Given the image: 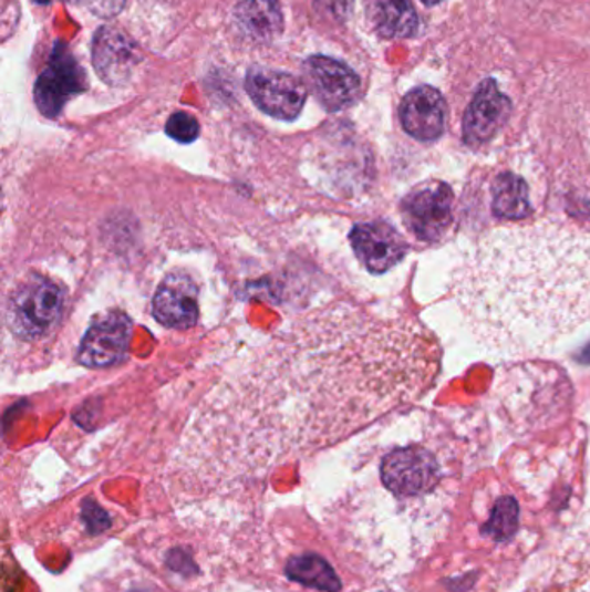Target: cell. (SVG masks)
<instances>
[{"label":"cell","instance_id":"4","mask_svg":"<svg viewBox=\"0 0 590 592\" xmlns=\"http://www.w3.org/2000/svg\"><path fill=\"white\" fill-rule=\"evenodd\" d=\"M454 195L441 180L414 187L402 201V220L411 235L423 243H438L454 222Z\"/></svg>","mask_w":590,"mask_h":592},{"label":"cell","instance_id":"24","mask_svg":"<svg viewBox=\"0 0 590 592\" xmlns=\"http://www.w3.org/2000/svg\"><path fill=\"white\" fill-rule=\"evenodd\" d=\"M35 2H39V4H49L51 0H35Z\"/></svg>","mask_w":590,"mask_h":592},{"label":"cell","instance_id":"10","mask_svg":"<svg viewBox=\"0 0 590 592\" xmlns=\"http://www.w3.org/2000/svg\"><path fill=\"white\" fill-rule=\"evenodd\" d=\"M132 324L127 315L112 312L92 324L80 345L79 361L87 367L113 366L127 355Z\"/></svg>","mask_w":590,"mask_h":592},{"label":"cell","instance_id":"20","mask_svg":"<svg viewBox=\"0 0 590 592\" xmlns=\"http://www.w3.org/2000/svg\"><path fill=\"white\" fill-rule=\"evenodd\" d=\"M167 134L172 139L178 141V143L189 144L193 141L198 139L199 124L195 116H190L189 113L178 112L168 118Z\"/></svg>","mask_w":590,"mask_h":592},{"label":"cell","instance_id":"6","mask_svg":"<svg viewBox=\"0 0 590 592\" xmlns=\"http://www.w3.org/2000/svg\"><path fill=\"white\" fill-rule=\"evenodd\" d=\"M246 89L253 103L273 118H297L307 101L306 85L290 73L253 69L246 79Z\"/></svg>","mask_w":590,"mask_h":592},{"label":"cell","instance_id":"16","mask_svg":"<svg viewBox=\"0 0 590 592\" xmlns=\"http://www.w3.org/2000/svg\"><path fill=\"white\" fill-rule=\"evenodd\" d=\"M491 210L499 219H527L531 214L528 184L511 172L500 174L491 186Z\"/></svg>","mask_w":590,"mask_h":592},{"label":"cell","instance_id":"13","mask_svg":"<svg viewBox=\"0 0 590 592\" xmlns=\"http://www.w3.org/2000/svg\"><path fill=\"white\" fill-rule=\"evenodd\" d=\"M447 107L436 89L421 85L413 89L401 104V122L404 131L414 139L436 141L444 134Z\"/></svg>","mask_w":590,"mask_h":592},{"label":"cell","instance_id":"5","mask_svg":"<svg viewBox=\"0 0 590 592\" xmlns=\"http://www.w3.org/2000/svg\"><path fill=\"white\" fill-rule=\"evenodd\" d=\"M441 477L435 454L421 446L392 450L381 463V480L396 497L429 494L436 489Z\"/></svg>","mask_w":590,"mask_h":592},{"label":"cell","instance_id":"25","mask_svg":"<svg viewBox=\"0 0 590 592\" xmlns=\"http://www.w3.org/2000/svg\"><path fill=\"white\" fill-rule=\"evenodd\" d=\"M66 2H79V0H66Z\"/></svg>","mask_w":590,"mask_h":592},{"label":"cell","instance_id":"12","mask_svg":"<svg viewBox=\"0 0 590 592\" xmlns=\"http://www.w3.org/2000/svg\"><path fill=\"white\" fill-rule=\"evenodd\" d=\"M153 315L163 326L187 330L198 321V287L187 274L167 276L163 279L155 299Z\"/></svg>","mask_w":590,"mask_h":592},{"label":"cell","instance_id":"1","mask_svg":"<svg viewBox=\"0 0 590 592\" xmlns=\"http://www.w3.org/2000/svg\"><path fill=\"white\" fill-rule=\"evenodd\" d=\"M441 370V342L414 315L329 305L294 321L220 383L186 450L217 480L255 474L420 401Z\"/></svg>","mask_w":590,"mask_h":592},{"label":"cell","instance_id":"19","mask_svg":"<svg viewBox=\"0 0 590 592\" xmlns=\"http://www.w3.org/2000/svg\"><path fill=\"white\" fill-rule=\"evenodd\" d=\"M519 506L515 497H500L499 501L491 508L490 518L484 527L485 536L491 537L494 541L506 542L518 532Z\"/></svg>","mask_w":590,"mask_h":592},{"label":"cell","instance_id":"26","mask_svg":"<svg viewBox=\"0 0 590 592\" xmlns=\"http://www.w3.org/2000/svg\"><path fill=\"white\" fill-rule=\"evenodd\" d=\"M128 592H143V591H128Z\"/></svg>","mask_w":590,"mask_h":592},{"label":"cell","instance_id":"22","mask_svg":"<svg viewBox=\"0 0 590 592\" xmlns=\"http://www.w3.org/2000/svg\"><path fill=\"white\" fill-rule=\"evenodd\" d=\"M123 0H91V8L95 14L101 17H112L122 9Z\"/></svg>","mask_w":590,"mask_h":592},{"label":"cell","instance_id":"18","mask_svg":"<svg viewBox=\"0 0 590 592\" xmlns=\"http://www.w3.org/2000/svg\"><path fill=\"white\" fill-rule=\"evenodd\" d=\"M286 575L298 584L318 589V591L338 592L341 589L340 579L333 567L324 558L313 553L291 558L286 567Z\"/></svg>","mask_w":590,"mask_h":592},{"label":"cell","instance_id":"11","mask_svg":"<svg viewBox=\"0 0 590 592\" xmlns=\"http://www.w3.org/2000/svg\"><path fill=\"white\" fill-rule=\"evenodd\" d=\"M511 115V101L504 96L494 80L479 85L463 120V137L469 146H482L496 137Z\"/></svg>","mask_w":590,"mask_h":592},{"label":"cell","instance_id":"8","mask_svg":"<svg viewBox=\"0 0 590 592\" xmlns=\"http://www.w3.org/2000/svg\"><path fill=\"white\" fill-rule=\"evenodd\" d=\"M303 70L307 84L329 112L345 110L361 96V79L340 61L312 56L306 61Z\"/></svg>","mask_w":590,"mask_h":592},{"label":"cell","instance_id":"7","mask_svg":"<svg viewBox=\"0 0 590 592\" xmlns=\"http://www.w3.org/2000/svg\"><path fill=\"white\" fill-rule=\"evenodd\" d=\"M85 91V73L66 45H54L48 70L35 84V103L42 115L56 118L68 101Z\"/></svg>","mask_w":590,"mask_h":592},{"label":"cell","instance_id":"3","mask_svg":"<svg viewBox=\"0 0 590 592\" xmlns=\"http://www.w3.org/2000/svg\"><path fill=\"white\" fill-rule=\"evenodd\" d=\"M64 302L66 297L56 282L30 276L9 299V328L20 339H42L60 322Z\"/></svg>","mask_w":590,"mask_h":592},{"label":"cell","instance_id":"21","mask_svg":"<svg viewBox=\"0 0 590 592\" xmlns=\"http://www.w3.org/2000/svg\"><path fill=\"white\" fill-rule=\"evenodd\" d=\"M318 4L331 17L343 20L352 8V0H318Z\"/></svg>","mask_w":590,"mask_h":592},{"label":"cell","instance_id":"14","mask_svg":"<svg viewBox=\"0 0 590 592\" xmlns=\"http://www.w3.org/2000/svg\"><path fill=\"white\" fill-rule=\"evenodd\" d=\"M139 60V49L125 33L112 27H103L95 33L92 61L95 72L106 84H123Z\"/></svg>","mask_w":590,"mask_h":592},{"label":"cell","instance_id":"23","mask_svg":"<svg viewBox=\"0 0 590 592\" xmlns=\"http://www.w3.org/2000/svg\"><path fill=\"white\" fill-rule=\"evenodd\" d=\"M424 4L428 6H435L438 4V2H442V0H423Z\"/></svg>","mask_w":590,"mask_h":592},{"label":"cell","instance_id":"2","mask_svg":"<svg viewBox=\"0 0 590 592\" xmlns=\"http://www.w3.org/2000/svg\"><path fill=\"white\" fill-rule=\"evenodd\" d=\"M451 293L485 349H549L590 322V235L552 220L487 232L452 271Z\"/></svg>","mask_w":590,"mask_h":592},{"label":"cell","instance_id":"17","mask_svg":"<svg viewBox=\"0 0 590 592\" xmlns=\"http://www.w3.org/2000/svg\"><path fill=\"white\" fill-rule=\"evenodd\" d=\"M236 18L253 39L267 42L281 35L282 12L278 0H242Z\"/></svg>","mask_w":590,"mask_h":592},{"label":"cell","instance_id":"9","mask_svg":"<svg viewBox=\"0 0 590 592\" xmlns=\"http://www.w3.org/2000/svg\"><path fill=\"white\" fill-rule=\"evenodd\" d=\"M350 241L359 262L373 274L389 272L407 255V243L401 232L380 220L356 224L350 232Z\"/></svg>","mask_w":590,"mask_h":592},{"label":"cell","instance_id":"15","mask_svg":"<svg viewBox=\"0 0 590 592\" xmlns=\"http://www.w3.org/2000/svg\"><path fill=\"white\" fill-rule=\"evenodd\" d=\"M369 14L384 39H405L417 29V14L411 0H371Z\"/></svg>","mask_w":590,"mask_h":592}]
</instances>
